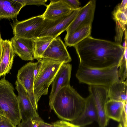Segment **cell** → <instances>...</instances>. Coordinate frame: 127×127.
<instances>
[{"label":"cell","instance_id":"cell-17","mask_svg":"<svg viewBox=\"0 0 127 127\" xmlns=\"http://www.w3.org/2000/svg\"><path fill=\"white\" fill-rule=\"evenodd\" d=\"M2 52L0 59V77L6 75L11 69L15 53L11 40H2Z\"/></svg>","mask_w":127,"mask_h":127},{"label":"cell","instance_id":"cell-2","mask_svg":"<svg viewBox=\"0 0 127 127\" xmlns=\"http://www.w3.org/2000/svg\"><path fill=\"white\" fill-rule=\"evenodd\" d=\"M86 98L81 96L70 85L62 88L50 105V111L53 110L63 120L71 122L78 118L83 112Z\"/></svg>","mask_w":127,"mask_h":127},{"label":"cell","instance_id":"cell-21","mask_svg":"<svg viewBox=\"0 0 127 127\" xmlns=\"http://www.w3.org/2000/svg\"><path fill=\"white\" fill-rule=\"evenodd\" d=\"M91 28V25H88L76 31L69 35L65 36L64 41L66 47H74L90 36Z\"/></svg>","mask_w":127,"mask_h":127},{"label":"cell","instance_id":"cell-8","mask_svg":"<svg viewBox=\"0 0 127 127\" xmlns=\"http://www.w3.org/2000/svg\"><path fill=\"white\" fill-rule=\"evenodd\" d=\"M96 3V0H90L84 6L81 8L76 17L66 30V34L65 36L71 34L84 27L92 26Z\"/></svg>","mask_w":127,"mask_h":127},{"label":"cell","instance_id":"cell-29","mask_svg":"<svg viewBox=\"0 0 127 127\" xmlns=\"http://www.w3.org/2000/svg\"><path fill=\"white\" fill-rule=\"evenodd\" d=\"M72 9L75 10L80 8V3L78 0H63Z\"/></svg>","mask_w":127,"mask_h":127},{"label":"cell","instance_id":"cell-6","mask_svg":"<svg viewBox=\"0 0 127 127\" xmlns=\"http://www.w3.org/2000/svg\"><path fill=\"white\" fill-rule=\"evenodd\" d=\"M81 7L54 20L44 19L38 29L36 38L48 36L55 38L66 31L75 19Z\"/></svg>","mask_w":127,"mask_h":127},{"label":"cell","instance_id":"cell-24","mask_svg":"<svg viewBox=\"0 0 127 127\" xmlns=\"http://www.w3.org/2000/svg\"><path fill=\"white\" fill-rule=\"evenodd\" d=\"M115 21L116 26L115 42L121 45L124 32L127 29V22L121 20H116Z\"/></svg>","mask_w":127,"mask_h":127},{"label":"cell","instance_id":"cell-30","mask_svg":"<svg viewBox=\"0 0 127 127\" xmlns=\"http://www.w3.org/2000/svg\"><path fill=\"white\" fill-rule=\"evenodd\" d=\"M127 111H124L121 119L123 121L124 127H127Z\"/></svg>","mask_w":127,"mask_h":127},{"label":"cell","instance_id":"cell-12","mask_svg":"<svg viewBox=\"0 0 127 127\" xmlns=\"http://www.w3.org/2000/svg\"><path fill=\"white\" fill-rule=\"evenodd\" d=\"M18 93L17 96L20 110L22 122L39 116L36 108L30 100L27 92L17 80L15 83Z\"/></svg>","mask_w":127,"mask_h":127},{"label":"cell","instance_id":"cell-3","mask_svg":"<svg viewBox=\"0 0 127 127\" xmlns=\"http://www.w3.org/2000/svg\"><path fill=\"white\" fill-rule=\"evenodd\" d=\"M118 68V65L106 68H92L79 64L76 76L80 83L108 88L119 80Z\"/></svg>","mask_w":127,"mask_h":127},{"label":"cell","instance_id":"cell-28","mask_svg":"<svg viewBox=\"0 0 127 127\" xmlns=\"http://www.w3.org/2000/svg\"><path fill=\"white\" fill-rule=\"evenodd\" d=\"M0 127H17L7 118L0 115Z\"/></svg>","mask_w":127,"mask_h":127},{"label":"cell","instance_id":"cell-20","mask_svg":"<svg viewBox=\"0 0 127 127\" xmlns=\"http://www.w3.org/2000/svg\"><path fill=\"white\" fill-rule=\"evenodd\" d=\"M126 103L108 100L105 105V111L108 118L118 122L121 121Z\"/></svg>","mask_w":127,"mask_h":127},{"label":"cell","instance_id":"cell-16","mask_svg":"<svg viewBox=\"0 0 127 127\" xmlns=\"http://www.w3.org/2000/svg\"><path fill=\"white\" fill-rule=\"evenodd\" d=\"M73 10L63 0H51L42 15L44 19L54 20L70 13Z\"/></svg>","mask_w":127,"mask_h":127},{"label":"cell","instance_id":"cell-19","mask_svg":"<svg viewBox=\"0 0 127 127\" xmlns=\"http://www.w3.org/2000/svg\"><path fill=\"white\" fill-rule=\"evenodd\" d=\"M127 82L119 79L112 85L108 88L109 100L127 103Z\"/></svg>","mask_w":127,"mask_h":127},{"label":"cell","instance_id":"cell-5","mask_svg":"<svg viewBox=\"0 0 127 127\" xmlns=\"http://www.w3.org/2000/svg\"><path fill=\"white\" fill-rule=\"evenodd\" d=\"M42 59L40 70L34 80L33 91L36 104L41 96L47 95L48 89L64 62Z\"/></svg>","mask_w":127,"mask_h":127},{"label":"cell","instance_id":"cell-31","mask_svg":"<svg viewBox=\"0 0 127 127\" xmlns=\"http://www.w3.org/2000/svg\"><path fill=\"white\" fill-rule=\"evenodd\" d=\"M39 127H57L53 125L45 122L42 119L40 121Z\"/></svg>","mask_w":127,"mask_h":127},{"label":"cell","instance_id":"cell-23","mask_svg":"<svg viewBox=\"0 0 127 127\" xmlns=\"http://www.w3.org/2000/svg\"><path fill=\"white\" fill-rule=\"evenodd\" d=\"M127 45L125 47L123 56L118 65V76L119 80L124 81L127 77Z\"/></svg>","mask_w":127,"mask_h":127},{"label":"cell","instance_id":"cell-13","mask_svg":"<svg viewBox=\"0 0 127 127\" xmlns=\"http://www.w3.org/2000/svg\"><path fill=\"white\" fill-rule=\"evenodd\" d=\"M10 40L15 53L21 59L32 61L35 59L34 39L14 36Z\"/></svg>","mask_w":127,"mask_h":127},{"label":"cell","instance_id":"cell-25","mask_svg":"<svg viewBox=\"0 0 127 127\" xmlns=\"http://www.w3.org/2000/svg\"><path fill=\"white\" fill-rule=\"evenodd\" d=\"M42 119L39 116L22 122L17 127H39L40 121Z\"/></svg>","mask_w":127,"mask_h":127},{"label":"cell","instance_id":"cell-15","mask_svg":"<svg viewBox=\"0 0 127 127\" xmlns=\"http://www.w3.org/2000/svg\"><path fill=\"white\" fill-rule=\"evenodd\" d=\"M86 98L85 106L82 113L76 119L71 122L80 127H84L97 121V111L92 96L90 95Z\"/></svg>","mask_w":127,"mask_h":127},{"label":"cell","instance_id":"cell-26","mask_svg":"<svg viewBox=\"0 0 127 127\" xmlns=\"http://www.w3.org/2000/svg\"><path fill=\"white\" fill-rule=\"evenodd\" d=\"M17 1L22 3L24 6L27 5H34L38 6L43 5L47 7L48 5L45 4L47 1L46 0H17Z\"/></svg>","mask_w":127,"mask_h":127},{"label":"cell","instance_id":"cell-33","mask_svg":"<svg viewBox=\"0 0 127 127\" xmlns=\"http://www.w3.org/2000/svg\"><path fill=\"white\" fill-rule=\"evenodd\" d=\"M118 127H123L122 125L120 123Z\"/></svg>","mask_w":127,"mask_h":127},{"label":"cell","instance_id":"cell-14","mask_svg":"<svg viewBox=\"0 0 127 127\" xmlns=\"http://www.w3.org/2000/svg\"><path fill=\"white\" fill-rule=\"evenodd\" d=\"M72 65L68 63L63 64L57 73L52 82L49 96V105L52 103L56 95L63 87L70 85Z\"/></svg>","mask_w":127,"mask_h":127},{"label":"cell","instance_id":"cell-1","mask_svg":"<svg viewBox=\"0 0 127 127\" xmlns=\"http://www.w3.org/2000/svg\"><path fill=\"white\" fill-rule=\"evenodd\" d=\"M79 64L87 67L104 68L118 65L125 48L109 41L94 38L90 36L74 46Z\"/></svg>","mask_w":127,"mask_h":127},{"label":"cell","instance_id":"cell-18","mask_svg":"<svg viewBox=\"0 0 127 127\" xmlns=\"http://www.w3.org/2000/svg\"><path fill=\"white\" fill-rule=\"evenodd\" d=\"M24 6L17 0H0V18H14Z\"/></svg>","mask_w":127,"mask_h":127},{"label":"cell","instance_id":"cell-22","mask_svg":"<svg viewBox=\"0 0 127 127\" xmlns=\"http://www.w3.org/2000/svg\"><path fill=\"white\" fill-rule=\"evenodd\" d=\"M54 38L51 37L46 36L36 38L34 39L35 59L42 58L44 52Z\"/></svg>","mask_w":127,"mask_h":127},{"label":"cell","instance_id":"cell-34","mask_svg":"<svg viewBox=\"0 0 127 127\" xmlns=\"http://www.w3.org/2000/svg\"></svg>","mask_w":127,"mask_h":127},{"label":"cell","instance_id":"cell-27","mask_svg":"<svg viewBox=\"0 0 127 127\" xmlns=\"http://www.w3.org/2000/svg\"><path fill=\"white\" fill-rule=\"evenodd\" d=\"M52 124L57 127H80L71 122L63 120L57 121Z\"/></svg>","mask_w":127,"mask_h":127},{"label":"cell","instance_id":"cell-7","mask_svg":"<svg viewBox=\"0 0 127 127\" xmlns=\"http://www.w3.org/2000/svg\"><path fill=\"white\" fill-rule=\"evenodd\" d=\"M89 91L94 100L97 115V122L100 127H106L109 119L105 111L106 103L109 100L108 88L102 86H89Z\"/></svg>","mask_w":127,"mask_h":127},{"label":"cell","instance_id":"cell-10","mask_svg":"<svg viewBox=\"0 0 127 127\" xmlns=\"http://www.w3.org/2000/svg\"><path fill=\"white\" fill-rule=\"evenodd\" d=\"M36 64V62H30L23 65L18 71L17 80L26 91L31 102L37 109L33 91L34 72Z\"/></svg>","mask_w":127,"mask_h":127},{"label":"cell","instance_id":"cell-9","mask_svg":"<svg viewBox=\"0 0 127 127\" xmlns=\"http://www.w3.org/2000/svg\"><path fill=\"white\" fill-rule=\"evenodd\" d=\"M44 20L42 15L18 21L13 27L14 36L34 39L36 33Z\"/></svg>","mask_w":127,"mask_h":127},{"label":"cell","instance_id":"cell-11","mask_svg":"<svg viewBox=\"0 0 127 127\" xmlns=\"http://www.w3.org/2000/svg\"><path fill=\"white\" fill-rule=\"evenodd\" d=\"M68 63L72 60L66 47L58 36L52 41L43 53L42 58Z\"/></svg>","mask_w":127,"mask_h":127},{"label":"cell","instance_id":"cell-32","mask_svg":"<svg viewBox=\"0 0 127 127\" xmlns=\"http://www.w3.org/2000/svg\"><path fill=\"white\" fill-rule=\"evenodd\" d=\"M2 39L1 38L0 32V59L1 56L2 52Z\"/></svg>","mask_w":127,"mask_h":127},{"label":"cell","instance_id":"cell-4","mask_svg":"<svg viewBox=\"0 0 127 127\" xmlns=\"http://www.w3.org/2000/svg\"><path fill=\"white\" fill-rule=\"evenodd\" d=\"M12 84L4 77L0 80V115L10 120L17 126L21 116L17 96Z\"/></svg>","mask_w":127,"mask_h":127}]
</instances>
